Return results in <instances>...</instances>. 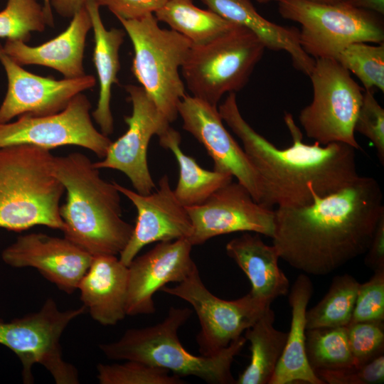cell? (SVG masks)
Here are the masks:
<instances>
[{
	"instance_id": "obj_13",
	"label": "cell",
	"mask_w": 384,
	"mask_h": 384,
	"mask_svg": "<svg viewBox=\"0 0 384 384\" xmlns=\"http://www.w3.org/2000/svg\"><path fill=\"white\" fill-rule=\"evenodd\" d=\"M125 90L132 105L131 115L125 116L126 132L112 142L107 154L92 163L98 169H111L124 173L135 191L146 195L156 188L149 171L147 151L154 135L159 136L170 126L142 86L127 85Z\"/></svg>"
},
{
	"instance_id": "obj_32",
	"label": "cell",
	"mask_w": 384,
	"mask_h": 384,
	"mask_svg": "<svg viewBox=\"0 0 384 384\" xmlns=\"http://www.w3.org/2000/svg\"><path fill=\"white\" fill-rule=\"evenodd\" d=\"M52 26L37 0H7L0 11V38L28 42L33 32H43Z\"/></svg>"
},
{
	"instance_id": "obj_33",
	"label": "cell",
	"mask_w": 384,
	"mask_h": 384,
	"mask_svg": "<svg viewBox=\"0 0 384 384\" xmlns=\"http://www.w3.org/2000/svg\"><path fill=\"white\" fill-rule=\"evenodd\" d=\"M100 384H183L185 381L166 369L137 361L97 366Z\"/></svg>"
},
{
	"instance_id": "obj_7",
	"label": "cell",
	"mask_w": 384,
	"mask_h": 384,
	"mask_svg": "<svg viewBox=\"0 0 384 384\" xmlns=\"http://www.w3.org/2000/svg\"><path fill=\"white\" fill-rule=\"evenodd\" d=\"M265 48L238 25L206 43L192 45L181 68L185 86L192 96L217 106L225 94L245 86Z\"/></svg>"
},
{
	"instance_id": "obj_30",
	"label": "cell",
	"mask_w": 384,
	"mask_h": 384,
	"mask_svg": "<svg viewBox=\"0 0 384 384\" xmlns=\"http://www.w3.org/2000/svg\"><path fill=\"white\" fill-rule=\"evenodd\" d=\"M305 352L314 373L356 365L349 347L346 326L306 329Z\"/></svg>"
},
{
	"instance_id": "obj_6",
	"label": "cell",
	"mask_w": 384,
	"mask_h": 384,
	"mask_svg": "<svg viewBox=\"0 0 384 384\" xmlns=\"http://www.w3.org/2000/svg\"><path fill=\"white\" fill-rule=\"evenodd\" d=\"M117 19L133 46L134 75L171 124L177 119L178 104L186 95L180 71L192 43L171 29L161 28L154 14Z\"/></svg>"
},
{
	"instance_id": "obj_10",
	"label": "cell",
	"mask_w": 384,
	"mask_h": 384,
	"mask_svg": "<svg viewBox=\"0 0 384 384\" xmlns=\"http://www.w3.org/2000/svg\"><path fill=\"white\" fill-rule=\"evenodd\" d=\"M314 60L309 75L312 101L299 115L306 135L321 145L337 142L361 149L354 127L364 90L335 59Z\"/></svg>"
},
{
	"instance_id": "obj_19",
	"label": "cell",
	"mask_w": 384,
	"mask_h": 384,
	"mask_svg": "<svg viewBox=\"0 0 384 384\" xmlns=\"http://www.w3.org/2000/svg\"><path fill=\"white\" fill-rule=\"evenodd\" d=\"M193 245L186 238L161 241L146 253L136 256L128 267L126 314L155 312L154 294L169 282H181L196 267Z\"/></svg>"
},
{
	"instance_id": "obj_35",
	"label": "cell",
	"mask_w": 384,
	"mask_h": 384,
	"mask_svg": "<svg viewBox=\"0 0 384 384\" xmlns=\"http://www.w3.org/2000/svg\"><path fill=\"white\" fill-rule=\"evenodd\" d=\"M384 321V268L360 284L350 323Z\"/></svg>"
},
{
	"instance_id": "obj_17",
	"label": "cell",
	"mask_w": 384,
	"mask_h": 384,
	"mask_svg": "<svg viewBox=\"0 0 384 384\" xmlns=\"http://www.w3.org/2000/svg\"><path fill=\"white\" fill-rule=\"evenodd\" d=\"M119 192L125 196L137 211L136 225L119 260L128 266L146 245L153 242L188 239L192 223L186 207L176 198L167 175L159 181L158 188L143 195L113 182Z\"/></svg>"
},
{
	"instance_id": "obj_29",
	"label": "cell",
	"mask_w": 384,
	"mask_h": 384,
	"mask_svg": "<svg viewBox=\"0 0 384 384\" xmlns=\"http://www.w3.org/2000/svg\"><path fill=\"white\" fill-rule=\"evenodd\" d=\"M360 283L351 274L335 277L327 293L306 312V329L347 326L352 318Z\"/></svg>"
},
{
	"instance_id": "obj_12",
	"label": "cell",
	"mask_w": 384,
	"mask_h": 384,
	"mask_svg": "<svg viewBox=\"0 0 384 384\" xmlns=\"http://www.w3.org/2000/svg\"><path fill=\"white\" fill-rule=\"evenodd\" d=\"M88 98L80 93L62 111L44 116L21 115L13 122L0 124V148L31 144L51 149L75 145L103 159L112 143L93 125Z\"/></svg>"
},
{
	"instance_id": "obj_40",
	"label": "cell",
	"mask_w": 384,
	"mask_h": 384,
	"mask_svg": "<svg viewBox=\"0 0 384 384\" xmlns=\"http://www.w3.org/2000/svg\"><path fill=\"white\" fill-rule=\"evenodd\" d=\"M87 0H50V6L56 13L66 18H72L85 6Z\"/></svg>"
},
{
	"instance_id": "obj_11",
	"label": "cell",
	"mask_w": 384,
	"mask_h": 384,
	"mask_svg": "<svg viewBox=\"0 0 384 384\" xmlns=\"http://www.w3.org/2000/svg\"><path fill=\"white\" fill-rule=\"evenodd\" d=\"M161 290L191 305L201 325L196 336L200 354H217L253 325L271 304L250 292L235 300H225L213 294L204 285L196 267L175 287Z\"/></svg>"
},
{
	"instance_id": "obj_9",
	"label": "cell",
	"mask_w": 384,
	"mask_h": 384,
	"mask_svg": "<svg viewBox=\"0 0 384 384\" xmlns=\"http://www.w3.org/2000/svg\"><path fill=\"white\" fill-rule=\"evenodd\" d=\"M86 310L82 306L62 311L48 298L38 311L10 321L0 319V344L21 361L24 383H33L35 364L43 366L56 384L79 383L77 368L63 357L60 338L68 324Z\"/></svg>"
},
{
	"instance_id": "obj_24",
	"label": "cell",
	"mask_w": 384,
	"mask_h": 384,
	"mask_svg": "<svg viewBox=\"0 0 384 384\" xmlns=\"http://www.w3.org/2000/svg\"><path fill=\"white\" fill-rule=\"evenodd\" d=\"M313 292L309 277L304 273L299 274L288 296L292 309L290 330L269 384H324L309 366L305 352L306 312Z\"/></svg>"
},
{
	"instance_id": "obj_8",
	"label": "cell",
	"mask_w": 384,
	"mask_h": 384,
	"mask_svg": "<svg viewBox=\"0 0 384 384\" xmlns=\"http://www.w3.org/2000/svg\"><path fill=\"white\" fill-rule=\"evenodd\" d=\"M280 15L301 25L299 41L314 59L334 58L347 46L357 42L383 43L381 15L342 1L319 4L306 0H281Z\"/></svg>"
},
{
	"instance_id": "obj_26",
	"label": "cell",
	"mask_w": 384,
	"mask_h": 384,
	"mask_svg": "<svg viewBox=\"0 0 384 384\" xmlns=\"http://www.w3.org/2000/svg\"><path fill=\"white\" fill-rule=\"evenodd\" d=\"M159 144L170 150L178 163L179 174L174 190L178 201L186 208L204 203L215 191L232 181L230 174L202 168L193 157L181 149L180 133L169 126L159 136Z\"/></svg>"
},
{
	"instance_id": "obj_22",
	"label": "cell",
	"mask_w": 384,
	"mask_h": 384,
	"mask_svg": "<svg viewBox=\"0 0 384 384\" xmlns=\"http://www.w3.org/2000/svg\"><path fill=\"white\" fill-rule=\"evenodd\" d=\"M225 251L249 279L253 296L272 304L289 293V282L279 267L276 247L265 244L258 233H243L226 244Z\"/></svg>"
},
{
	"instance_id": "obj_23",
	"label": "cell",
	"mask_w": 384,
	"mask_h": 384,
	"mask_svg": "<svg viewBox=\"0 0 384 384\" xmlns=\"http://www.w3.org/2000/svg\"><path fill=\"white\" fill-rule=\"evenodd\" d=\"M201 1L208 9L223 18L252 31L266 48L288 53L294 66L305 75H310L315 60L300 46L299 30L265 18L257 11L251 0Z\"/></svg>"
},
{
	"instance_id": "obj_2",
	"label": "cell",
	"mask_w": 384,
	"mask_h": 384,
	"mask_svg": "<svg viewBox=\"0 0 384 384\" xmlns=\"http://www.w3.org/2000/svg\"><path fill=\"white\" fill-rule=\"evenodd\" d=\"M218 111L223 122L241 140L257 172L262 185L260 203L267 208L310 204L315 196L334 193L359 176L354 148L337 142L305 144L290 114H285L284 121L292 144L279 149L245 120L235 92L228 95Z\"/></svg>"
},
{
	"instance_id": "obj_18",
	"label": "cell",
	"mask_w": 384,
	"mask_h": 384,
	"mask_svg": "<svg viewBox=\"0 0 384 384\" xmlns=\"http://www.w3.org/2000/svg\"><path fill=\"white\" fill-rule=\"evenodd\" d=\"M1 258L13 267L36 269L59 289L72 294L93 257L65 237L33 233L18 236L2 251Z\"/></svg>"
},
{
	"instance_id": "obj_31",
	"label": "cell",
	"mask_w": 384,
	"mask_h": 384,
	"mask_svg": "<svg viewBox=\"0 0 384 384\" xmlns=\"http://www.w3.org/2000/svg\"><path fill=\"white\" fill-rule=\"evenodd\" d=\"M353 73L365 90L378 88L384 91V43L373 46L368 43H351L334 58Z\"/></svg>"
},
{
	"instance_id": "obj_1",
	"label": "cell",
	"mask_w": 384,
	"mask_h": 384,
	"mask_svg": "<svg viewBox=\"0 0 384 384\" xmlns=\"http://www.w3.org/2000/svg\"><path fill=\"white\" fill-rule=\"evenodd\" d=\"M383 200L378 181L359 176L310 204L277 207L272 245L293 268L329 274L367 252L384 215Z\"/></svg>"
},
{
	"instance_id": "obj_28",
	"label": "cell",
	"mask_w": 384,
	"mask_h": 384,
	"mask_svg": "<svg viewBox=\"0 0 384 384\" xmlns=\"http://www.w3.org/2000/svg\"><path fill=\"white\" fill-rule=\"evenodd\" d=\"M154 15L193 46L206 43L237 26L208 9L197 7L193 0H166Z\"/></svg>"
},
{
	"instance_id": "obj_20",
	"label": "cell",
	"mask_w": 384,
	"mask_h": 384,
	"mask_svg": "<svg viewBox=\"0 0 384 384\" xmlns=\"http://www.w3.org/2000/svg\"><path fill=\"white\" fill-rule=\"evenodd\" d=\"M92 29L85 6L72 17L68 28L53 39L37 46L21 41L6 40L3 46L9 57L20 65H36L53 68L64 78L85 75L83 60L86 38Z\"/></svg>"
},
{
	"instance_id": "obj_38",
	"label": "cell",
	"mask_w": 384,
	"mask_h": 384,
	"mask_svg": "<svg viewBox=\"0 0 384 384\" xmlns=\"http://www.w3.org/2000/svg\"><path fill=\"white\" fill-rule=\"evenodd\" d=\"M100 7H107L116 18L138 19L154 14L166 0H93Z\"/></svg>"
},
{
	"instance_id": "obj_36",
	"label": "cell",
	"mask_w": 384,
	"mask_h": 384,
	"mask_svg": "<svg viewBox=\"0 0 384 384\" xmlns=\"http://www.w3.org/2000/svg\"><path fill=\"white\" fill-rule=\"evenodd\" d=\"M354 130L366 137L376 149L384 164V110L374 97L373 90H364Z\"/></svg>"
},
{
	"instance_id": "obj_14",
	"label": "cell",
	"mask_w": 384,
	"mask_h": 384,
	"mask_svg": "<svg viewBox=\"0 0 384 384\" xmlns=\"http://www.w3.org/2000/svg\"><path fill=\"white\" fill-rule=\"evenodd\" d=\"M192 223L191 244L235 232H250L272 238L274 210L256 202L248 190L233 181L215 191L201 205L186 208Z\"/></svg>"
},
{
	"instance_id": "obj_3",
	"label": "cell",
	"mask_w": 384,
	"mask_h": 384,
	"mask_svg": "<svg viewBox=\"0 0 384 384\" xmlns=\"http://www.w3.org/2000/svg\"><path fill=\"white\" fill-rule=\"evenodd\" d=\"M54 175L66 191L60 206L64 237L92 257L117 255L128 243L134 225L122 218L120 193L104 180L86 155L55 156Z\"/></svg>"
},
{
	"instance_id": "obj_15",
	"label": "cell",
	"mask_w": 384,
	"mask_h": 384,
	"mask_svg": "<svg viewBox=\"0 0 384 384\" xmlns=\"http://www.w3.org/2000/svg\"><path fill=\"white\" fill-rule=\"evenodd\" d=\"M0 63L7 90L0 105V124L21 115L44 116L63 110L78 94L96 85L92 75L55 80L35 75L12 60L0 43Z\"/></svg>"
},
{
	"instance_id": "obj_41",
	"label": "cell",
	"mask_w": 384,
	"mask_h": 384,
	"mask_svg": "<svg viewBox=\"0 0 384 384\" xmlns=\"http://www.w3.org/2000/svg\"><path fill=\"white\" fill-rule=\"evenodd\" d=\"M357 9L375 12L380 15L384 14V0H341Z\"/></svg>"
},
{
	"instance_id": "obj_43",
	"label": "cell",
	"mask_w": 384,
	"mask_h": 384,
	"mask_svg": "<svg viewBox=\"0 0 384 384\" xmlns=\"http://www.w3.org/2000/svg\"><path fill=\"white\" fill-rule=\"evenodd\" d=\"M43 8L52 26L54 25L50 0H43Z\"/></svg>"
},
{
	"instance_id": "obj_42",
	"label": "cell",
	"mask_w": 384,
	"mask_h": 384,
	"mask_svg": "<svg viewBox=\"0 0 384 384\" xmlns=\"http://www.w3.org/2000/svg\"><path fill=\"white\" fill-rule=\"evenodd\" d=\"M259 4H267L271 1L279 2L281 0H256ZM309 1L319 3V4H334L340 1L341 0H306Z\"/></svg>"
},
{
	"instance_id": "obj_37",
	"label": "cell",
	"mask_w": 384,
	"mask_h": 384,
	"mask_svg": "<svg viewBox=\"0 0 384 384\" xmlns=\"http://www.w3.org/2000/svg\"><path fill=\"white\" fill-rule=\"evenodd\" d=\"M324 383L328 384H378L384 381V355L361 366L315 372Z\"/></svg>"
},
{
	"instance_id": "obj_34",
	"label": "cell",
	"mask_w": 384,
	"mask_h": 384,
	"mask_svg": "<svg viewBox=\"0 0 384 384\" xmlns=\"http://www.w3.org/2000/svg\"><path fill=\"white\" fill-rule=\"evenodd\" d=\"M346 329L356 366L365 365L384 355V321L350 323Z\"/></svg>"
},
{
	"instance_id": "obj_25",
	"label": "cell",
	"mask_w": 384,
	"mask_h": 384,
	"mask_svg": "<svg viewBox=\"0 0 384 384\" xmlns=\"http://www.w3.org/2000/svg\"><path fill=\"white\" fill-rule=\"evenodd\" d=\"M85 6L92 22L95 41L93 63L100 85L98 101L92 116L101 132L108 137L114 131V119L110 108L112 88L114 84L119 83V49L126 32L115 28L107 29L100 16V6L93 0H87Z\"/></svg>"
},
{
	"instance_id": "obj_27",
	"label": "cell",
	"mask_w": 384,
	"mask_h": 384,
	"mask_svg": "<svg viewBox=\"0 0 384 384\" xmlns=\"http://www.w3.org/2000/svg\"><path fill=\"white\" fill-rule=\"evenodd\" d=\"M275 315L269 306L260 319L245 331L250 342V361L236 384H269L284 351L287 333L274 327Z\"/></svg>"
},
{
	"instance_id": "obj_21",
	"label": "cell",
	"mask_w": 384,
	"mask_h": 384,
	"mask_svg": "<svg viewBox=\"0 0 384 384\" xmlns=\"http://www.w3.org/2000/svg\"><path fill=\"white\" fill-rule=\"evenodd\" d=\"M128 267L116 255L93 257L78 289L83 306L95 321L113 326L124 319Z\"/></svg>"
},
{
	"instance_id": "obj_16",
	"label": "cell",
	"mask_w": 384,
	"mask_h": 384,
	"mask_svg": "<svg viewBox=\"0 0 384 384\" xmlns=\"http://www.w3.org/2000/svg\"><path fill=\"white\" fill-rule=\"evenodd\" d=\"M183 129L193 136L213 161V170L235 177L253 199L260 203V178L243 148L236 142L223 124L217 106L186 95L178 106Z\"/></svg>"
},
{
	"instance_id": "obj_4",
	"label": "cell",
	"mask_w": 384,
	"mask_h": 384,
	"mask_svg": "<svg viewBox=\"0 0 384 384\" xmlns=\"http://www.w3.org/2000/svg\"><path fill=\"white\" fill-rule=\"evenodd\" d=\"M53 157L49 149L31 144L0 148V228L64 230L60 201L65 188L53 174Z\"/></svg>"
},
{
	"instance_id": "obj_39",
	"label": "cell",
	"mask_w": 384,
	"mask_h": 384,
	"mask_svg": "<svg viewBox=\"0 0 384 384\" xmlns=\"http://www.w3.org/2000/svg\"><path fill=\"white\" fill-rule=\"evenodd\" d=\"M365 264L373 271L384 268V215L376 226L370 246L365 253Z\"/></svg>"
},
{
	"instance_id": "obj_5",
	"label": "cell",
	"mask_w": 384,
	"mask_h": 384,
	"mask_svg": "<svg viewBox=\"0 0 384 384\" xmlns=\"http://www.w3.org/2000/svg\"><path fill=\"white\" fill-rule=\"evenodd\" d=\"M188 308L171 306L165 319L155 325L127 329L116 341L102 343L109 359L137 361L161 368L178 376H196L212 384H233L232 363L247 340L240 336L215 355L196 356L178 338V331L191 316Z\"/></svg>"
}]
</instances>
